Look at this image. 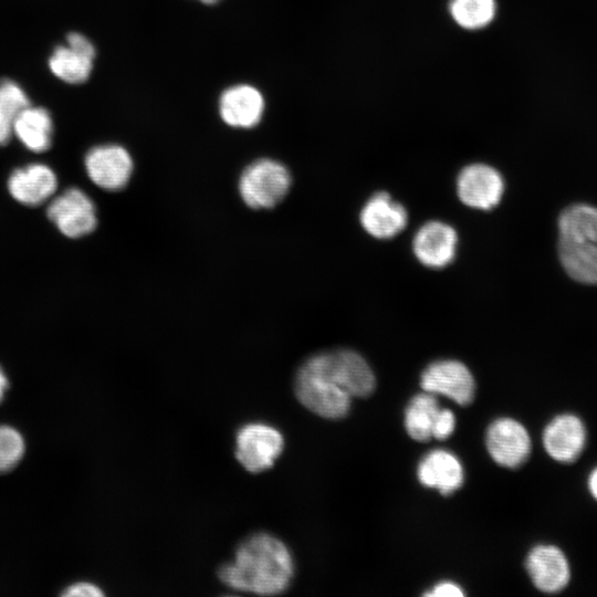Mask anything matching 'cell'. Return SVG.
I'll list each match as a JSON object with an SVG mask.
<instances>
[{
	"label": "cell",
	"instance_id": "277c9868",
	"mask_svg": "<svg viewBox=\"0 0 597 597\" xmlns=\"http://www.w3.org/2000/svg\"><path fill=\"white\" fill-rule=\"evenodd\" d=\"M292 185L290 170L271 158H259L242 170L238 190L242 201L251 209H271L287 195Z\"/></svg>",
	"mask_w": 597,
	"mask_h": 597
},
{
	"label": "cell",
	"instance_id": "83f0119b",
	"mask_svg": "<svg viewBox=\"0 0 597 597\" xmlns=\"http://www.w3.org/2000/svg\"><path fill=\"white\" fill-rule=\"evenodd\" d=\"M8 388H9L8 377L4 370L2 369V367L0 366V402L3 400Z\"/></svg>",
	"mask_w": 597,
	"mask_h": 597
},
{
	"label": "cell",
	"instance_id": "484cf974",
	"mask_svg": "<svg viewBox=\"0 0 597 597\" xmlns=\"http://www.w3.org/2000/svg\"><path fill=\"white\" fill-rule=\"evenodd\" d=\"M426 596H448V597H462L464 594L462 589L454 583L443 582L434 586L430 593H426Z\"/></svg>",
	"mask_w": 597,
	"mask_h": 597
},
{
	"label": "cell",
	"instance_id": "5b68a950",
	"mask_svg": "<svg viewBox=\"0 0 597 597\" xmlns=\"http://www.w3.org/2000/svg\"><path fill=\"white\" fill-rule=\"evenodd\" d=\"M283 448V434L268 423H245L235 436V458L247 471L252 473L273 467Z\"/></svg>",
	"mask_w": 597,
	"mask_h": 597
},
{
	"label": "cell",
	"instance_id": "9c48e42d",
	"mask_svg": "<svg viewBox=\"0 0 597 597\" xmlns=\"http://www.w3.org/2000/svg\"><path fill=\"white\" fill-rule=\"evenodd\" d=\"M505 189L502 175L494 167L474 163L463 167L455 180V191L467 207L490 210L501 201Z\"/></svg>",
	"mask_w": 597,
	"mask_h": 597
},
{
	"label": "cell",
	"instance_id": "ffe728a7",
	"mask_svg": "<svg viewBox=\"0 0 597 597\" xmlns=\"http://www.w3.org/2000/svg\"><path fill=\"white\" fill-rule=\"evenodd\" d=\"M439 409L433 394L423 391L413 396L405 411V428L410 438L420 442L429 441Z\"/></svg>",
	"mask_w": 597,
	"mask_h": 597
},
{
	"label": "cell",
	"instance_id": "4316f807",
	"mask_svg": "<svg viewBox=\"0 0 597 597\" xmlns=\"http://www.w3.org/2000/svg\"><path fill=\"white\" fill-rule=\"evenodd\" d=\"M587 485L590 494L597 501V467L590 472Z\"/></svg>",
	"mask_w": 597,
	"mask_h": 597
},
{
	"label": "cell",
	"instance_id": "5bb4252c",
	"mask_svg": "<svg viewBox=\"0 0 597 597\" xmlns=\"http://www.w3.org/2000/svg\"><path fill=\"white\" fill-rule=\"evenodd\" d=\"M359 221L369 235L387 240L405 230L408 223V212L388 192L378 191L363 206Z\"/></svg>",
	"mask_w": 597,
	"mask_h": 597
},
{
	"label": "cell",
	"instance_id": "8992f818",
	"mask_svg": "<svg viewBox=\"0 0 597 597\" xmlns=\"http://www.w3.org/2000/svg\"><path fill=\"white\" fill-rule=\"evenodd\" d=\"M49 220L65 237L82 238L92 233L97 226L96 206L80 188H67L53 198L48 208Z\"/></svg>",
	"mask_w": 597,
	"mask_h": 597
},
{
	"label": "cell",
	"instance_id": "ac0fdd59",
	"mask_svg": "<svg viewBox=\"0 0 597 597\" xmlns=\"http://www.w3.org/2000/svg\"><path fill=\"white\" fill-rule=\"evenodd\" d=\"M417 474L422 485L434 488L443 495L457 491L463 483L461 462L453 453L442 449L427 453L419 462Z\"/></svg>",
	"mask_w": 597,
	"mask_h": 597
},
{
	"label": "cell",
	"instance_id": "e0dca14e",
	"mask_svg": "<svg viewBox=\"0 0 597 597\" xmlns=\"http://www.w3.org/2000/svg\"><path fill=\"white\" fill-rule=\"evenodd\" d=\"M7 185L14 200L23 206L36 207L54 195L57 177L48 165L33 163L14 169Z\"/></svg>",
	"mask_w": 597,
	"mask_h": 597
},
{
	"label": "cell",
	"instance_id": "44dd1931",
	"mask_svg": "<svg viewBox=\"0 0 597 597\" xmlns=\"http://www.w3.org/2000/svg\"><path fill=\"white\" fill-rule=\"evenodd\" d=\"M29 105V98L19 84L11 80L0 82V146L10 140L15 117Z\"/></svg>",
	"mask_w": 597,
	"mask_h": 597
},
{
	"label": "cell",
	"instance_id": "7a4b0ae2",
	"mask_svg": "<svg viewBox=\"0 0 597 597\" xmlns=\"http://www.w3.org/2000/svg\"><path fill=\"white\" fill-rule=\"evenodd\" d=\"M354 367L348 349L322 352L302 363L294 380L298 401L326 419H341L350 409Z\"/></svg>",
	"mask_w": 597,
	"mask_h": 597
},
{
	"label": "cell",
	"instance_id": "ba28073f",
	"mask_svg": "<svg viewBox=\"0 0 597 597\" xmlns=\"http://www.w3.org/2000/svg\"><path fill=\"white\" fill-rule=\"evenodd\" d=\"M84 167L91 181L108 190H122L129 182L134 161L128 150L117 144L97 145L84 157Z\"/></svg>",
	"mask_w": 597,
	"mask_h": 597
},
{
	"label": "cell",
	"instance_id": "d6986e66",
	"mask_svg": "<svg viewBox=\"0 0 597 597\" xmlns=\"http://www.w3.org/2000/svg\"><path fill=\"white\" fill-rule=\"evenodd\" d=\"M13 134L33 153H43L51 147L53 121L48 109L27 106L14 119Z\"/></svg>",
	"mask_w": 597,
	"mask_h": 597
},
{
	"label": "cell",
	"instance_id": "2e32d148",
	"mask_svg": "<svg viewBox=\"0 0 597 597\" xmlns=\"http://www.w3.org/2000/svg\"><path fill=\"white\" fill-rule=\"evenodd\" d=\"M265 101L250 84H235L224 90L218 102L221 119L234 128H252L263 117Z\"/></svg>",
	"mask_w": 597,
	"mask_h": 597
},
{
	"label": "cell",
	"instance_id": "7c38bea8",
	"mask_svg": "<svg viewBox=\"0 0 597 597\" xmlns=\"http://www.w3.org/2000/svg\"><path fill=\"white\" fill-rule=\"evenodd\" d=\"M96 56L95 46L83 34L71 32L66 44L54 49L49 57V69L69 84L84 83L91 75Z\"/></svg>",
	"mask_w": 597,
	"mask_h": 597
},
{
	"label": "cell",
	"instance_id": "52a82bcc",
	"mask_svg": "<svg viewBox=\"0 0 597 597\" xmlns=\"http://www.w3.org/2000/svg\"><path fill=\"white\" fill-rule=\"evenodd\" d=\"M423 391L468 406L475 395V381L470 369L457 359H439L429 364L420 376Z\"/></svg>",
	"mask_w": 597,
	"mask_h": 597
},
{
	"label": "cell",
	"instance_id": "8fae6325",
	"mask_svg": "<svg viewBox=\"0 0 597 597\" xmlns=\"http://www.w3.org/2000/svg\"><path fill=\"white\" fill-rule=\"evenodd\" d=\"M455 229L439 220L423 223L411 242L416 259L430 269H443L455 258L458 245Z\"/></svg>",
	"mask_w": 597,
	"mask_h": 597
},
{
	"label": "cell",
	"instance_id": "9a60e30c",
	"mask_svg": "<svg viewBox=\"0 0 597 597\" xmlns=\"http://www.w3.org/2000/svg\"><path fill=\"white\" fill-rule=\"evenodd\" d=\"M586 428L580 418L562 413L553 418L543 431V446L547 454L562 463H572L586 444Z\"/></svg>",
	"mask_w": 597,
	"mask_h": 597
},
{
	"label": "cell",
	"instance_id": "f1b7e54d",
	"mask_svg": "<svg viewBox=\"0 0 597 597\" xmlns=\"http://www.w3.org/2000/svg\"><path fill=\"white\" fill-rule=\"evenodd\" d=\"M197 1H199L201 3H205V4H214V3H217V2H219L221 0H197Z\"/></svg>",
	"mask_w": 597,
	"mask_h": 597
},
{
	"label": "cell",
	"instance_id": "30bf717a",
	"mask_svg": "<svg viewBox=\"0 0 597 597\" xmlns=\"http://www.w3.org/2000/svg\"><path fill=\"white\" fill-rule=\"evenodd\" d=\"M486 449L500 465L515 469L530 457L532 442L525 427L511 418L494 420L486 430Z\"/></svg>",
	"mask_w": 597,
	"mask_h": 597
},
{
	"label": "cell",
	"instance_id": "7402d4cb",
	"mask_svg": "<svg viewBox=\"0 0 597 597\" xmlns=\"http://www.w3.org/2000/svg\"><path fill=\"white\" fill-rule=\"evenodd\" d=\"M496 11L495 0H451L450 13L462 28L476 30L488 25Z\"/></svg>",
	"mask_w": 597,
	"mask_h": 597
},
{
	"label": "cell",
	"instance_id": "d4e9b609",
	"mask_svg": "<svg viewBox=\"0 0 597 597\" xmlns=\"http://www.w3.org/2000/svg\"><path fill=\"white\" fill-rule=\"evenodd\" d=\"M61 595L66 597H100L104 593L93 583L77 582L67 586Z\"/></svg>",
	"mask_w": 597,
	"mask_h": 597
},
{
	"label": "cell",
	"instance_id": "6da1fadb",
	"mask_svg": "<svg viewBox=\"0 0 597 597\" xmlns=\"http://www.w3.org/2000/svg\"><path fill=\"white\" fill-rule=\"evenodd\" d=\"M293 572L287 546L274 535L256 533L240 543L233 561L218 569V577L232 589L276 595L289 588Z\"/></svg>",
	"mask_w": 597,
	"mask_h": 597
},
{
	"label": "cell",
	"instance_id": "4fadbf2b",
	"mask_svg": "<svg viewBox=\"0 0 597 597\" xmlns=\"http://www.w3.org/2000/svg\"><path fill=\"white\" fill-rule=\"evenodd\" d=\"M525 567L534 586L544 593H558L570 579L568 561L563 551L555 545L534 546L527 554Z\"/></svg>",
	"mask_w": 597,
	"mask_h": 597
},
{
	"label": "cell",
	"instance_id": "cb8c5ba5",
	"mask_svg": "<svg viewBox=\"0 0 597 597\" xmlns=\"http://www.w3.org/2000/svg\"><path fill=\"white\" fill-rule=\"evenodd\" d=\"M454 427L455 418L453 412L449 409H439L432 428V438L446 440L452 434Z\"/></svg>",
	"mask_w": 597,
	"mask_h": 597
},
{
	"label": "cell",
	"instance_id": "3957f363",
	"mask_svg": "<svg viewBox=\"0 0 597 597\" xmlns=\"http://www.w3.org/2000/svg\"><path fill=\"white\" fill-rule=\"evenodd\" d=\"M558 254L564 270L575 281L597 284V208L577 203L558 219Z\"/></svg>",
	"mask_w": 597,
	"mask_h": 597
},
{
	"label": "cell",
	"instance_id": "603a6c76",
	"mask_svg": "<svg viewBox=\"0 0 597 597\" xmlns=\"http://www.w3.org/2000/svg\"><path fill=\"white\" fill-rule=\"evenodd\" d=\"M24 452L25 441L21 432L9 425H0V473L17 467Z\"/></svg>",
	"mask_w": 597,
	"mask_h": 597
}]
</instances>
